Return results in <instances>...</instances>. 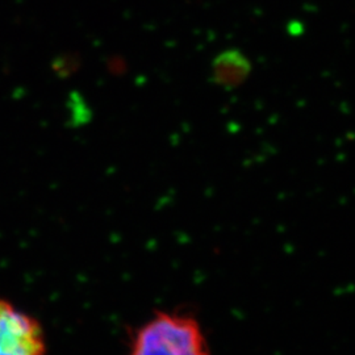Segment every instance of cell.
Instances as JSON below:
<instances>
[{
  "label": "cell",
  "mask_w": 355,
  "mask_h": 355,
  "mask_svg": "<svg viewBox=\"0 0 355 355\" xmlns=\"http://www.w3.org/2000/svg\"><path fill=\"white\" fill-rule=\"evenodd\" d=\"M128 355H209V347L195 318L161 312L133 333Z\"/></svg>",
  "instance_id": "obj_1"
},
{
  "label": "cell",
  "mask_w": 355,
  "mask_h": 355,
  "mask_svg": "<svg viewBox=\"0 0 355 355\" xmlns=\"http://www.w3.org/2000/svg\"><path fill=\"white\" fill-rule=\"evenodd\" d=\"M46 345L37 320L0 299V355H45Z\"/></svg>",
  "instance_id": "obj_2"
},
{
  "label": "cell",
  "mask_w": 355,
  "mask_h": 355,
  "mask_svg": "<svg viewBox=\"0 0 355 355\" xmlns=\"http://www.w3.org/2000/svg\"><path fill=\"white\" fill-rule=\"evenodd\" d=\"M252 73L250 60L237 49L217 54L212 62V80L218 87L234 89L246 82Z\"/></svg>",
  "instance_id": "obj_3"
}]
</instances>
